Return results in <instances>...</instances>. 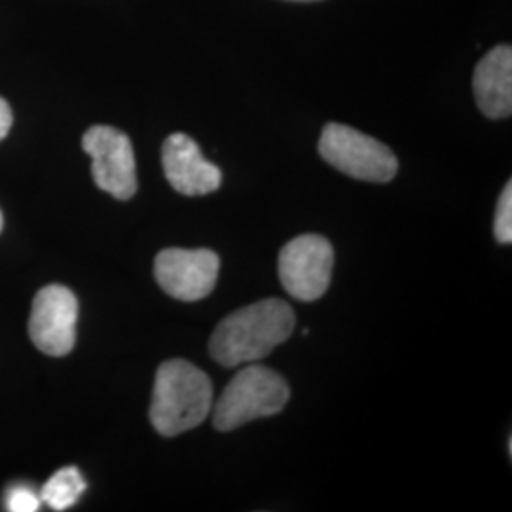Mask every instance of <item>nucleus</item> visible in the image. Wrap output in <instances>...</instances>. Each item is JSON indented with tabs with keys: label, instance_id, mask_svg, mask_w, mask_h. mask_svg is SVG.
Wrapping results in <instances>:
<instances>
[{
	"label": "nucleus",
	"instance_id": "15",
	"mask_svg": "<svg viewBox=\"0 0 512 512\" xmlns=\"http://www.w3.org/2000/svg\"><path fill=\"white\" fill-rule=\"evenodd\" d=\"M2 226H4V219H2V211H0V232H2Z\"/></svg>",
	"mask_w": 512,
	"mask_h": 512
},
{
	"label": "nucleus",
	"instance_id": "12",
	"mask_svg": "<svg viewBox=\"0 0 512 512\" xmlns=\"http://www.w3.org/2000/svg\"><path fill=\"white\" fill-rule=\"evenodd\" d=\"M495 239L503 245H509L512 241V184L511 181L503 188L494 222Z\"/></svg>",
	"mask_w": 512,
	"mask_h": 512
},
{
	"label": "nucleus",
	"instance_id": "9",
	"mask_svg": "<svg viewBox=\"0 0 512 512\" xmlns=\"http://www.w3.org/2000/svg\"><path fill=\"white\" fill-rule=\"evenodd\" d=\"M165 179L183 196H205L219 190V167L203 158L198 143L186 133H173L162 148Z\"/></svg>",
	"mask_w": 512,
	"mask_h": 512
},
{
	"label": "nucleus",
	"instance_id": "13",
	"mask_svg": "<svg viewBox=\"0 0 512 512\" xmlns=\"http://www.w3.org/2000/svg\"><path fill=\"white\" fill-rule=\"evenodd\" d=\"M40 495L33 492V488L16 486L6 495V511L35 512L40 509Z\"/></svg>",
	"mask_w": 512,
	"mask_h": 512
},
{
	"label": "nucleus",
	"instance_id": "6",
	"mask_svg": "<svg viewBox=\"0 0 512 512\" xmlns=\"http://www.w3.org/2000/svg\"><path fill=\"white\" fill-rule=\"evenodd\" d=\"M82 148L92 158L93 181L103 192L120 202L135 196V152L124 131L112 126H93L84 133Z\"/></svg>",
	"mask_w": 512,
	"mask_h": 512
},
{
	"label": "nucleus",
	"instance_id": "8",
	"mask_svg": "<svg viewBox=\"0 0 512 512\" xmlns=\"http://www.w3.org/2000/svg\"><path fill=\"white\" fill-rule=\"evenodd\" d=\"M78 300L63 285H48L38 291L29 317V336L42 353L63 357L76 344Z\"/></svg>",
	"mask_w": 512,
	"mask_h": 512
},
{
	"label": "nucleus",
	"instance_id": "1",
	"mask_svg": "<svg viewBox=\"0 0 512 512\" xmlns=\"http://www.w3.org/2000/svg\"><path fill=\"white\" fill-rule=\"evenodd\" d=\"M294 325L293 308L285 300L266 298L222 319L209 340V353L226 368L256 363L287 342Z\"/></svg>",
	"mask_w": 512,
	"mask_h": 512
},
{
	"label": "nucleus",
	"instance_id": "2",
	"mask_svg": "<svg viewBox=\"0 0 512 512\" xmlns=\"http://www.w3.org/2000/svg\"><path fill=\"white\" fill-rule=\"evenodd\" d=\"M213 403V384L202 368L173 359L156 372L150 421L160 435L177 437L198 427L211 414Z\"/></svg>",
	"mask_w": 512,
	"mask_h": 512
},
{
	"label": "nucleus",
	"instance_id": "16",
	"mask_svg": "<svg viewBox=\"0 0 512 512\" xmlns=\"http://www.w3.org/2000/svg\"><path fill=\"white\" fill-rule=\"evenodd\" d=\"M293 2H317V0H293Z\"/></svg>",
	"mask_w": 512,
	"mask_h": 512
},
{
	"label": "nucleus",
	"instance_id": "5",
	"mask_svg": "<svg viewBox=\"0 0 512 512\" xmlns=\"http://www.w3.org/2000/svg\"><path fill=\"white\" fill-rule=\"evenodd\" d=\"M334 268L330 241L317 234H304L289 241L279 253V279L285 291L300 302L319 300L329 289Z\"/></svg>",
	"mask_w": 512,
	"mask_h": 512
},
{
	"label": "nucleus",
	"instance_id": "10",
	"mask_svg": "<svg viewBox=\"0 0 512 512\" xmlns=\"http://www.w3.org/2000/svg\"><path fill=\"white\" fill-rule=\"evenodd\" d=\"M476 103L488 118H509L512 112V50L499 44L480 59L473 76Z\"/></svg>",
	"mask_w": 512,
	"mask_h": 512
},
{
	"label": "nucleus",
	"instance_id": "7",
	"mask_svg": "<svg viewBox=\"0 0 512 512\" xmlns=\"http://www.w3.org/2000/svg\"><path fill=\"white\" fill-rule=\"evenodd\" d=\"M219 270V255L209 249H165L154 260L158 285L181 302H198L213 293Z\"/></svg>",
	"mask_w": 512,
	"mask_h": 512
},
{
	"label": "nucleus",
	"instance_id": "11",
	"mask_svg": "<svg viewBox=\"0 0 512 512\" xmlns=\"http://www.w3.org/2000/svg\"><path fill=\"white\" fill-rule=\"evenodd\" d=\"M86 492V480L76 467L57 471L42 488L40 499L54 511H67Z\"/></svg>",
	"mask_w": 512,
	"mask_h": 512
},
{
	"label": "nucleus",
	"instance_id": "14",
	"mask_svg": "<svg viewBox=\"0 0 512 512\" xmlns=\"http://www.w3.org/2000/svg\"><path fill=\"white\" fill-rule=\"evenodd\" d=\"M12 122H14V116H12V109H10L8 101L0 97V141H2V139H6V135L10 133V128H12Z\"/></svg>",
	"mask_w": 512,
	"mask_h": 512
},
{
	"label": "nucleus",
	"instance_id": "3",
	"mask_svg": "<svg viewBox=\"0 0 512 512\" xmlns=\"http://www.w3.org/2000/svg\"><path fill=\"white\" fill-rule=\"evenodd\" d=\"M291 399V389L283 376L268 366L241 368L213 403V427L234 431L245 423L279 414Z\"/></svg>",
	"mask_w": 512,
	"mask_h": 512
},
{
	"label": "nucleus",
	"instance_id": "4",
	"mask_svg": "<svg viewBox=\"0 0 512 512\" xmlns=\"http://www.w3.org/2000/svg\"><path fill=\"white\" fill-rule=\"evenodd\" d=\"M319 154L338 171L368 183H389L399 171V160L391 148L344 124L323 129Z\"/></svg>",
	"mask_w": 512,
	"mask_h": 512
}]
</instances>
